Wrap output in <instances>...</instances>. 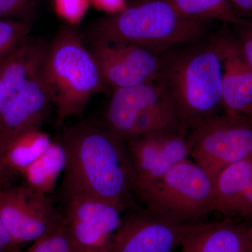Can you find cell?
Masks as SVG:
<instances>
[{"mask_svg": "<svg viewBox=\"0 0 252 252\" xmlns=\"http://www.w3.org/2000/svg\"><path fill=\"white\" fill-rule=\"evenodd\" d=\"M186 17L203 21L217 19L240 26L250 23L236 14L230 0H167Z\"/></svg>", "mask_w": 252, "mask_h": 252, "instance_id": "cell-19", "label": "cell"}, {"mask_svg": "<svg viewBox=\"0 0 252 252\" xmlns=\"http://www.w3.org/2000/svg\"><path fill=\"white\" fill-rule=\"evenodd\" d=\"M66 152L62 142L53 141L42 155L21 172L25 185L45 195L54 190L66 165Z\"/></svg>", "mask_w": 252, "mask_h": 252, "instance_id": "cell-18", "label": "cell"}, {"mask_svg": "<svg viewBox=\"0 0 252 252\" xmlns=\"http://www.w3.org/2000/svg\"><path fill=\"white\" fill-rule=\"evenodd\" d=\"M106 84L128 87L160 79L161 62L152 50L130 44L94 41L90 50Z\"/></svg>", "mask_w": 252, "mask_h": 252, "instance_id": "cell-9", "label": "cell"}, {"mask_svg": "<svg viewBox=\"0 0 252 252\" xmlns=\"http://www.w3.org/2000/svg\"><path fill=\"white\" fill-rule=\"evenodd\" d=\"M213 211L252 223V157L227 167L214 181Z\"/></svg>", "mask_w": 252, "mask_h": 252, "instance_id": "cell-16", "label": "cell"}, {"mask_svg": "<svg viewBox=\"0 0 252 252\" xmlns=\"http://www.w3.org/2000/svg\"><path fill=\"white\" fill-rule=\"evenodd\" d=\"M192 127L190 156L213 182L227 167L252 157V123L246 116L213 115Z\"/></svg>", "mask_w": 252, "mask_h": 252, "instance_id": "cell-6", "label": "cell"}, {"mask_svg": "<svg viewBox=\"0 0 252 252\" xmlns=\"http://www.w3.org/2000/svg\"><path fill=\"white\" fill-rule=\"evenodd\" d=\"M19 176L8 162L6 152L0 148V189L13 186L16 177Z\"/></svg>", "mask_w": 252, "mask_h": 252, "instance_id": "cell-26", "label": "cell"}, {"mask_svg": "<svg viewBox=\"0 0 252 252\" xmlns=\"http://www.w3.org/2000/svg\"><path fill=\"white\" fill-rule=\"evenodd\" d=\"M136 172L135 190L153 183L190 156L188 140L180 131L151 132L127 140Z\"/></svg>", "mask_w": 252, "mask_h": 252, "instance_id": "cell-10", "label": "cell"}, {"mask_svg": "<svg viewBox=\"0 0 252 252\" xmlns=\"http://www.w3.org/2000/svg\"><path fill=\"white\" fill-rule=\"evenodd\" d=\"M49 135L40 128L29 131L6 149V157L11 167L21 172L46 152L52 143Z\"/></svg>", "mask_w": 252, "mask_h": 252, "instance_id": "cell-20", "label": "cell"}, {"mask_svg": "<svg viewBox=\"0 0 252 252\" xmlns=\"http://www.w3.org/2000/svg\"><path fill=\"white\" fill-rule=\"evenodd\" d=\"M63 221L79 252H107L123 208L91 194L63 190Z\"/></svg>", "mask_w": 252, "mask_h": 252, "instance_id": "cell-7", "label": "cell"}, {"mask_svg": "<svg viewBox=\"0 0 252 252\" xmlns=\"http://www.w3.org/2000/svg\"><path fill=\"white\" fill-rule=\"evenodd\" d=\"M1 64V63H0ZM4 84H3L2 79L1 75V68H0V109L2 105L3 99H4Z\"/></svg>", "mask_w": 252, "mask_h": 252, "instance_id": "cell-31", "label": "cell"}, {"mask_svg": "<svg viewBox=\"0 0 252 252\" xmlns=\"http://www.w3.org/2000/svg\"><path fill=\"white\" fill-rule=\"evenodd\" d=\"M30 28L19 20L0 19V63L28 36Z\"/></svg>", "mask_w": 252, "mask_h": 252, "instance_id": "cell-23", "label": "cell"}, {"mask_svg": "<svg viewBox=\"0 0 252 252\" xmlns=\"http://www.w3.org/2000/svg\"><path fill=\"white\" fill-rule=\"evenodd\" d=\"M167 96L165 81L159 79L115 89L106 112L105 126L123 140H128L137 118Z\"/></svg>", "mask_w": 252, "mask_h": 252, "instance_id": "cell-14", "label": "cell"}, {"mask_svg": "<svg viewBox=\"0 0 252 252\" xmlns=\"http://www.w3.org/2000/svg\"><path fill=\"white\" fill-rule=\"evenodd\" d=\"M48 46L42 40L28 36L0 64L4 95L0 118L9 108L30 81L40 71Z\"/></svg>", "mask_w": 252, "mask_h": 252, "instance_id": "cell-17", "label": "cell"}, {"mask_svg": "<svg viewBox=\"0 0 252 252\" xmlns=\"http://www.w3.org/2000/svg\"><path fill=\"white\" fill-rule=\"evenodd\" d=\"M222 61V106L225 113L245 115L252 107V69L240 44L228 37L214 43Z\"/></svg>", "mask_w": 252, "mask_h": 252, "instance_id": "cell-15", "label": "cell"}, {"mask_svg": "<svg viewBox=\"0 0 252 252\" xmlns=\"http://www.w3.org/2000/svg\"><path fill=\"white\" fill-rule=\"evenodd\" d=\"M234 10L241 14L252 16V0H230Z\"/></svg>", "mask_w": 252, "mask_h": 252, "instance_id": "cell-30", "label": "cell"}, {"mask_svg": "<svg viewBox=\"0 0 252 252\" xmlns=\"http://www.w3.org/2000/svg\"><path fill=\"white\" fill-rule=\"evenodd\" d=\"M180 224L152 214L122 222L107 252H172L180 245Z\"/></svg>", "mask_w": 252, "mask_h": 252, "instance_id": "cell-11", "label": "cell"}, {"mask_svg": "<svg viewBox=\"0 0 252 252\" xmlns=\"http://www.w3.org/2000/svg\"><path fill=\"white\" fill-rule=\"evenodd\" d=\"M31 0H0V19L21 20L31 6Z\"/></svg>", "mask_w": 252, "mask_h": 252, "instance_id": "cell-25", "label": "cell"}, {"mask_svg": "<svg viewBox=\"0 0 252 252\" xmlns=\"http://www.w3.org/2000/svg\"><path fill=\"white\" fill-rule=\"evenodd\" d=\"M55 1L59 14L72 23L79 21L87 10L88 0H55Z\"/></svg>", "mask_w": 252, "mask_h": 252, "instance_id": "cell-24", "label": "cell"}, {"mask_svg": "<svg viewBox=\"0 0 252 252\" xmlns=\"http://www.w3.org/2000/svg\"><path fill=\"white\" fill-rule=\"evenodd\" d=\"M244 29L240 34V48L247 62L252 69V26H244Z\"/></svg>", "mask_w": 252, "mask_h": 252, "instance_id": "cell-28", "label": "cell"}, {"mask_svg": "<svg viewBox=\"0 0 252 252\" xmlns=\"http://www.w3.org/2000/svg\"><path fill=\"white\" fill-rule=\"evenodd\" d=\"M0 219L23 246L52 230L63 216L47 195L24 185L0 189Z\"/></svg>", "mask_w": 252, "mask_h": 252, "instance_id": "cell-8", "label": "cell"}, {"mask_svg": "<svg viewBox=\"0 0 252 252\" xmlns=\"http://www.w3.org/2000/svg\"><path fill=\"white\" fill-rule=\"evenodd\" d=\"M245 116H246V117L250 119V122L252 123V107L248 111V112L246 113V114H245Z\"/></svg>", "mask_w": 252, "mask_h": 252, "instance_id": "cell-32", "label": "cell"}, {"mask_svg": "<svg viewBox=\"0 0 252 252\" xmlns=\"http://www.w3.org/2000/svg\"><path fill=\"white\" fill-rule=\"evenodd\" d=\"M40 73L59 126L84 112L106 84L90 50L77 32L67 28L60 30L48 46Z\"/></svg>", "mask_w": 252, "mask_h": 252, "instance_id": "cell-2", "label": "cell"}, {"mask_svg": "<svg viewBox=\"0 0 252 252\" xmlns=\"http://www.w3.org/2000/svg\"><path fill=\"white\" fill-rule=\"evenodd\" d=\"M99 9L111 14H117L126 9V0H92Z\"/></svg>", "mask_w": 252, "mask_h": 252, "instance_id": "cell-29", "label": "cell"}, {"mask_svg": "<svg viewBox=\"0 0 252 252\" xmlns=\"http://www.w3.org/2000/svg\"><path fill=\"white\" fill-rule=\"evenodd\" d=\"M51 103L39 71L0 118V148L6 152L21 136L40 128Z\"/></svg>", "mask_w": 252, "mask_h": 252, "instance_id": "cell-13", "label": "cell"}, {"mask_svg": "<svg viewBox=\"0 0 252 252\" xmlns=\"http://www.w3.org/2000/svg\"><path fill=\"white\" fill-rule=\"evenodd\" d=\"M222 61L214 45L172 61L164 79L167 95L184 126L215 115L222 106Z\"/></svg>", "mask_w": 252, "mask_h": 252, "instance_id": "cell-4", "label": "cell"}, {"mask_svg": "<svg viewBox=\"0 0 252 252\" xmlns=\"http://www.w3.org/2000/svg\"><path fill=\"white\" fill-rule=\"evenodd\" d=\"M24 252H79L74 246L63 220L45 235L36 240Z\"/></svg>", "mask_w": 252, "mask_h": 252, "instance_id": "cell-22", "label": "cell"}, {"mask_svg": "<svg viewBox=\"0 0 252 252\" xmlns=\"http://www.w3.org/2000/svg\"><path fill=\"white\" fill-rule=\"evenodd\" d=\"M214 182L188 159L153 183L135 190L149 213L176 223L201 222L213 211Z\"/></svg>", "mask_w": 252, "mask_h": 252, "instance_id": "cell-5", "label": "cell"}, {"mask_svg": "<svg viewBox=\"0 0 252 252\" xmlns=\"http://www.w3.org/2000/svg\"><path fill=\"white\" fill-rule=\"evenodd\" d=\"M183 126L167 95L137 118L129 139L160 131H180Z\"/></svg>", "mask_w": 252, "mask_h": 252, "instance_id": "cell-21", "label": "cell"}, {"mask_svg": "<svg viewBox=\"0 0 252 252\" xmlns=\"http://www.w3.org/2000/svg\"><path fill=\"white\" fill-rule=\"evenodd\" d=\"M179 246L183 252H252V223L225 219L180 224Z\"/></svg>", "mask_w": 252, "mask_h": 252, "instance_id": "cell-12", "label": "cell"}, {"mask_svg": "<svg viewBox=\"0 0 252 252\" xmlns=\"http://www.w3.org/2000/svg\"><path fill=\"white\" fill-rule=\"evenodd\" d=\"M62 190L91 194L123 209L135 191L136 172L124 140L106 126L79 123L63 133Z\"/></svg>", "mask_w": 252, "mask_h": 252, "instance_id": "cell-1", "label": "cell"}, {"mask_svg": "<svg viewBox=\"0 0 252 252\" xmlns=\"http://www.w3.org/2000/svg\"><path fill=\"white\" fill-rule=\"evenodd\" d=\"M21 247L0 219V252H21Z\"/></svg>", "mask_w": 252, "mask_h": 252, "instance_id": "cell-27", "label": "cell"}, {"mask_svg": "<svg viewBox=\"0 0 252 252\" xmlns=\"http://www.w3.org/2000/svg\"><path fill=\"white\" fill-rule=\"evenodd\" d=\"M204 31L203 21L186 17L167 0H147L99 20L91 35L94 41L150 49L195 40Z\"/></svg>", "mask_w": 252, "mask_h": 252, "instance_id": "cell-3", "label": "cell"}]
</instances>
